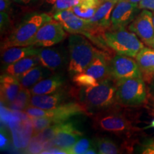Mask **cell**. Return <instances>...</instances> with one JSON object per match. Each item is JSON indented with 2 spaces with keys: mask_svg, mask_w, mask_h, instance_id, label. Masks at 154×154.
Returning a JSON list of instances; mask_svg holds the SVG:
<instances>
[{
  "mask_svg": "<svg viewBox=\"0 0 154 154\" xmlns=\"http://www.w3.org/2000/svg\"><path fill=\"white\" fill-rule=\"evenodd\" d=\"M116 84L110 79L100 81L96 86L82 88L81 104L88 113H97L111 109L116 101Z\"/></svg>",
  "mask_w": 154,
  "mask_h": 154,
  "instance_id": "cell-1",
  "label": "cell"
},
{
  "mask_svg": "<svg viewBox=\"0 0 154 154\" xmlns=\"http://www.w3.org/2000/svg\"><path fill=\"white\" fill-rule=\"evenodd\" d=\"M52 18L47 13H31L26 15L2 43V49L29 45L40 28Z\"/></svg>",
  "mask_w": 154,
  "mask_h": 154,
  "instance_id": "cell-2",
  "label": "cell"
},
{
  "mask_svg": "<svg viewBox=\"0 0 154 154\" xmlns=\"http://www.w3.org/2000/svg\"><path fill=\"white\" fill-rule=\"evenodd\" d=\"M69 63L68 72L71 76L84 72L99 52L86 37L72 34L69 38Z\"/></svg>",
  "mask_w": 154,
  "mask_h": 154,
  "instance_id": "cell-3",
  "label": "cell"
},
{
  "mask_svg": "<svg viewBox=\"0 0 154 154\" xmlns=\"http://www.w3.org/2000/svg\"><path fill=\"white\" fill-rule=\"evenodd\" d=\"M103 38L108 47L120 55L136 57L145 47L136 34L125 27H110L104 32Z\"/></svg>",
  "mask_w": 154,
  "mask_h": 154,
  "instance_id": "cell-4",
  "label": "cell"
},
{
  "mask_svg": "<svg viewBox=\"0 0 154 154\" xmlns=\"http://www.w3.org/2000/svg\"><path fill=\"white\" fill-rule=\"evenodd\" d=\"M116 84V101L124 106H136L146 99V88L143 77L119 81Z\"/></svg>",
  "mask_w": 154,
  "mask_h": 154,
  "instance_id": "cell-5",
  "label": "cell"
},
{
  "mask_svg": "<svg viewBox=\"0 0 154 154\" xmlns=\"http://www.w3.org/2000/svg\"><path fill=\"white\" fill-rule=\"evenodd\" d=\"M110 109L97 113L94 118V126L97 129L129 136L136 128L126 116L117 111H109Z\"/></svg>",
  "mask_w": 154,
  "mask_h": 154,
  "instance_id": "cell-6",
  "label": "cell"
},
{
  "mask_svg": "<svg viewBox=\"0 0 154 154\" xmlns=\"http://www.w3.org/2000/svg\"><path fill=\"white\" fill-rule=\"evenodd\" d=\"M133 57L116 55L109 63V76L115 82L136 77H143L139 65Z\"/></svg>",
  "mask_w": 154,
  "mask_h": 154,
  "instance_id": "cell-7",
  "label": "cell"
},
{
  "mask_svg": "<svg viewBox=\"0 0 154 154\" xmlns=\"http://www.w3.org/2000/svg\"><path fill=\"white\" fill-rule=\"evenodd\" d=\"M64 30L60 23L55 19H51L38 29L33 39L30 42L29 45L50 47L60 43L67 36Z\"/></svg>",
  "mask_w": 154,
  "mask_h": 154,
  "instance_id": "cell-8",
  "label": "cell"
},
{
  "mask_svg": "<svg viewBox=\"0 0 154 154\" xmlns=\"http://www.w3.org/2000/svg\"><path fill=\"white\" fill-rule=\"evenodd\" d=\"M128 29L134 32L148 47L153 48L154 43V25L153 13L143 9L128 26Z\"/></svg>",
  "mask_w": 154,
  "mask_h": 154,
  "instance_id": "cell-9",
  "label": "cell"
},
{
  "mask_svg": "<svg viewBox=\"0 0 154 154\" xmlns=\"http://www.w3.org/2000/svg\"><path fill=\"white\" fill-rule=\"evenodd\" d=\"M53 18L60 23L69 33L87 36L92 28V25L88 19L78 17L71 9L56 11L53 15Z\"/></svg>",
  "mask_w": 154,
  "mask_h": 154,
  "instance_id": "cell-10",
  "label": "cell"
},
{
  "mask_svg": "<svg viewBox=\"0 0 154 154\" xmlns=\"http://www.w3.org/2000/svg\"><path fill=\"white\" fill-rule=\"evenodd\" d=\"M118 0H104L102 2L94 16L88 19L92 28L86 36L104 33L108 29L111 27V14Z\"/></svg>",
  "mask_w": 154,
  "mask_h": 154,
  "instance_id": "cell-11",
  "label": "cell"
},
{
  "mask_svg": "<svg viewBox=\"0 0 154 154\" xmlns=\"http://www.w3.org/2000/svg\"><path fill=\"white\" fill-rule=\"evenodd\" d=\"M139 10L138 4L127 0H118L111 14V27H126L134 21Z\"/></svg>",
  "mask_w": 154,
  "mask_h": 154,
  "instance_id": "cell-12",
  "label": "cell"
},
{
  "mask_svg": "<svg viewBox=\"0 0 154 154\" xmlns=\"http://www.w3.org/2000/svg\"><path fill=\"white\" fill-rule=\"evenodd\" d=\"M57 133L51 139L54 146L68 151L83 136V133L78 130L72 122H62L57 124Z\"/></svg>",
  "mask_w": 154,
  "mask_h": 154,
  "instance_id": "cell-13",
  "label": "cell"
},
{
  "mask_svg": "<svg viewBox=\"0 0 154 154\" xmlns=\"http://www.w3.org/2000/svg\"><path fill=\"white\" fill-rule=\"evenodd\" d=\"M85 112V109L80 103L65 102L55 109L47 110V117L51 118L54 124H57L65 122L74 116L82 114Z\"/></svg>",
  "mask_w": 154,
  "mask_h": 154,
  "instance_id": "cell-14",
  "label": "cell"
},
{
  "mask_svg": "<svg viewBox=\"0 0 154 154\" xmlns=\"http://www.w3.org/2000/svg\"><path fill=\"white\" fill-rule=\"evenodd\" d=\"M36 57L38 58L40 64L51 72L61 68L65 63L64 55L60 50L56 48L38 49Z\"/></svg>",
  "mask_w": 154,
  "mask_h": 154,
  "instance_id": "cell-15",
  "label": "cell"
},
{
  "mask_svg": "<svg viewBox=\"0 0 154 154\" xmlns=\"http://www.w3.org/2000/svg\"><path fill=\"white\" fill-rule=\"evenodd\" d=\"M0 83L2 103L8 106L12 103L22 88L17 76L6 73L1 76Z\"/></svg>",
  "mask_w": 154,
  "mask_h": 154,
  "instance_id": "cell-16",
  "label": "cell"
},
{
  "mask_svg": "<svg viewBox=\"0 0 154 154\" xmlns=\"http://www.w3.org/2000/svg\"><path fill=\"white\" fill-rule=\"evenodd\" d=\"M66 99L67 94L63 90L61 89L55 93L50 94L32 95L30 106L50 110L63 104L65 103Z\"/></svg>",
  "mask_w": 154,
  "mask_h": 154,
  "instance_id": "cell-17",
  "label": "cell"
},
{
  "mask_svg": "<svg viewBox=\"0 0 154 154\" xmlns=\"http://www.w3.org/2000/svg\"><path fill=\"white\" fill-rule=\"evenodd\" d=\"M64 84L65 79L63 77L59 74H56L36 83L29 88V91L32 95L53 94L61 90Z\"/></svg>",
  "mask_w": 154,
  "mask_h": 154,
  "instance_id": "cell-18",
  "label": "cell"
},
{
  "mask_svg": "<svg viewBox=\"0 0 154 154\" xmlns=\"http://www.w3.org/2000/svg\"><path fill=\"white\" fill-rule=\"evenodd\" d=\"M37 51L38 48L34 45L7 48L2 54V63L5 67L24 58L36 56Z\"/></svg>",
  "mask_w": 154,
  "mask_h": 154,
  "instance_id": "cell-19",
  "label": "cell"
},
{
  "mask_svg": "<svg viewBox=\"0 0 154 154\" xmlns=\"http://www.w3.org/2000/svg\"><path fill=\"white\" fill-rule=\"evenodd\" d=\"M144 80L151 82L154 80V49L144 47L136 57Z\"/></svg>",
  "mask_w": 154,
  "mask_h": 154,
  "instance_id": "cell-20",
  "label": "cell"
},
{
  "mask_svg": "<svg viewBox=\"0 0 154 154\" xmlns=\"http://www.w3.org/2000/svg\"><path fill=\"white\" fill-rule=\"evenodd\" d=\"M51 71L46 68L41 64H38L30 69L27 72L17 77L20 83L21 86L23 88L29 89L32 86L35 85L36 83L51 76Z\"/></svg>",
  "mask_w": 154,
  "mask_h": 154,
  "instance_id": "cell-21",
  "label": "cell"
},
{
  "mask_svg": "<svg viewBox=\"0 0 154 154\" xmlns=\"http://www.w3.org/2000/svg\"><path fill=\"white\" fill-rule=\"evenodd\" d=\"M98 81H101L109 76V64L103 53L99 51L84 72Z\"/></svg>",
  "mask_w": 154,
  "mask_h": 154,
  "instance_id": "cell-22",
  "label": "cell"
},
{
  "mask_svg": "<svg viewBox=\"0 0 154 154\" xmlns=\"http://www.w3.org/2000/svg\"><path fill=\"white\" fill-rule=\"evenodd\" d=\"M38 64L40 63L36 56L26 57L5 66V73L18 77Z\"/></svg>",
  "mask_w": 154,
  "mask_h": 154,
  "instance_id": "cell-23",
  "label": "cell"
},
{
  "mask_svg": "<svg viewBox=\"0 0 154 154\" xmlns=\"http://www.w3.org/2000/svg\"><path fill=\"white\" fill-rule=\"evenodd\" d=\"M101 2V0H82V2L71 9L81 18L90 19L95 14Z\"/></svg>",
  "mask_w": 154,
  "mask_h": 154,
  "instance_id": "cell-24",
  "label": "cell"
},
{
  "mask_svg": "<svg viewBox=\"0 0 154 154\" xmlns=\"http://www.w3.org/2000/svg\"><path fill=\"white\" fill-rule=\"evenodd\" d=\"M31 97L32 94L29 89L22 88L12 103L7 107L14 111H25L30 106Z\"/></svg>",
  "mask_w": 154,
  "mask_h": 154,
  "instance_id": "cell-25",
  "label": "cell"
},
{
  "mask_svg": "<svg viewBox=\"0 0 154 154\" xmlns=\"http://www.w3.org/2000/svg\"><path fill=\"white\" fill-rule=\"evenodd\" d=\"M96 146L98 153L101 154H116L120 153L119 146L112 140L107 138H99L96 140Z\"/></svg>",
  "mask_w": 154,
  "mask_h": 154,
  "instance_id": "cell-26",
  "label": "cell"
},
{
  "mask_svg": "<svg viewBox=\"0 0 154 154\" xmlns=\"http://www.w3.org/2000/svg\"><path fill=\"white\" fill-rule=\"evenodd\" d=\"M73 82L78 86L82 88L91 87V86H96L99 84L97 79L88 75L85 72L79 73L73 76Z\"/></svg>",
  "mask_w": 154,
  "mask_h": 154,
  "instance_id": "cell-27",
  "label": "cell"
},
{
  "mask_svg": "<svg viewBox=\"0 0 154 154\" xmlns=\"http://www.w3.org/2000/svg\"><path fill=\"white\" fill-rule=\"evenodd\" d=\"M82 1V0H46L47 3L52 5V11L54 12L72 9L74 6L80 4Z\"/></svg>",
  "mask_w": 154,
  "mask_h": 154,
  "instance_id": "cell-28",
  "label": "cell"
},
{
  "mask_svg": "<svg viewBox=\"0 0 154 154\" xmlns=\"http://www.w3.org/2000/svg\"><path fill=\"white\" fill-rule=\"evenodd\" d=\"M31 121L33 126V136H35L47 127L54 125V121L49 117H34L31 118Z\"/></svg>",
  "mask_w": 154,
  "mask_h": 154,
  "instance_id": "cell-29",
  "label": "cell"
},
{
  "mask_svg": "<svg viewBox=\"0 0 154 154\" xmlns=\"http://www.w3.org/2000/svg\"><path fill=\"white\" fill-rule=\"evenodd\" d=\"M91 147V140L87 138H81L68 151V153L82 154Z\"/></svg>",
  "mask_w": 154,
  "mask_h": 154,
  "instance_id": "cell-30",
  "label": "cell"
},
{
  "mask_svg": "<svg viewBox=\"0 0 154 154\" xmlns=\"http://www.w3.org/2000/svg\"><path fill=\"white\" fill-rule=\"evenodd\" d=\"M44 143L41 141L36 136H34L31 138L29 143L24 150L26 153H42L44 151Z\"/></svg>",
  "mask_w": 154,
  "mask_h": 154,
  "instance_id": "cell-31",
  "label": "cell"
},
{
  "mask_svg": "<svg viewBox=\"0 0 154 154\" xmlns=\"http://www.w3.org/2000/svg\"><path fill=\"white\" fill-rule=\"evenodd\" d=\"M0 148L1 151H5L9 149L10 146L11 139L9 136V132L6 131L5 128H1V134H0Z\"/></svg>",
  "mask_w": 154,
  "mask_h": 154,
  "instance_id": "cell-32",
  "label": "cell"
},
{
  "mask_svg": "<svg viewBox=\"0 0 154 154\" xmlns=\"http://www.w3.org/2000/svg\"><path fill=\"white\" fill-rule=\"evenodd\" d=\"M10 26V18L9 13L1 11L0 13V29L1 32H5Z\"/></svg>",
  "mask_w": 154,
  "mask_h": 154,
  "instance_id": "cell-33",
  "label": "cell"
},
{
  "mask_svg": "<svg viewBox=\"0 0 154 154\" xmlns=\"http://www.w3.org/2000/svg\"><path fill=\"white\" fill-rule=\"evenodd\" d=\"M138 5L140 9H147L154 11V0H140Z\"/></svg>",
  "mask_w": 154,
  "mask_h": 154,
  "instance_id": "cell-34",
  "label": "cell"
},
{
  "mask_svg": "<svg viewBox=\"0 0 154 154\" xmlns=\"http://www.w3.org/2000/svg\"><path fill=\"white\" fill-rule=\"evenodd\" d=\"M140 153L146 154H154V141H149L144 144Z\"/></svg>",
  "mask_w": 154,
  "mask_h": 154,
  "instance_id": "cell-35",
  "label": "cell"
},
{
  "mask_svg": "<svg viewBox=\"0 0 154 154\" xmlns=\"http://www.w3.org/2000/svg\"><path fill=\"white\" fill-rule=\"evenodd\" d=\"M42 153L44 154H68L67 152L62 149L57 147V146H54V147L50 148L44 150L42 152Z\"/></svg>",
  "mask_w": 154,
  "mask_h": 154,
  "instance_id": "cell-36",
  "label": "cell"
},
{
  "mask_svg": "<svg viewBox=\"0 0 154 154\" xmlns=\"http://www.w3.org/2000/svg\"><path fill=\"white\" fill-rule=\"evenodd\" d=\"M11 0H0V11L9 13L11 9Z\"/></svg>",
  "mask_w": 154,
  "mask_h": 154,
  "instance_id": "cell-37",
  "label": "cell"
},
{
  "mask_svg": "<svg viewBox=\"0 0 154 154\" xmlns=\"http://www.w3.org/2000/svg\"><path fill=\"white\" fill-rule=\"evenodd\" d=\"M12 2H14L16 4H18V5H33V4L37 2L38 0H11Z\"/></svg>",
  "mask_w": 154,
  "mask_h": 154,
  "instance_id": "cell-38",
  "label": "cell"
},
{
  "mask_svg": "<svg viewBox=\"0 0 154 154\" xmlns=\"http://www.w3.org/2000/svg\"><path fill=\"white\" fill-rule=\"evenodd\" d=\"M97 153V152H96V150L93 149V148H89V149L86 150V151L84 152V154H96Z\"/></svg>",
  "mask_w": 154,
  "mask_h": 154,
  "instance_id": "cell-39",
  "label": "cell"
},
{
  "mask_svg": "<svg viewBox=\"0 0 154 154\" xmlns=\"http://www.w3.org/2000/svg\"><path fill=\"white\" fill-rule=\"evenodd\" d=\"M151 83V86H150V90H151V94L154 96V80L152 81Z\"/></svg>",
  "mask_w": 154,
  "mask_h": 154,
  "instance_id": "cell-40",
  "label": "cell"
},
{
  "mask_svg": "<svg viewBox=\"0 0 154 154\" xmlns=\"http://www.w3.org/2000/svg\"><path fill=\"white\" fill-rule=\"evenodd\" d=\"M127 1H129V2H133V3L138 4L140 1V0H127Z\"/></svg>",
  "mask_w": 154,
  "mask_h": 154,
  "instance_id": "cell-41",
  "label": "cell"
},
{
  "mask_svg": "<svg viewBox=\"0 0 154 154\" xmlns=\"http://www.w3.org/2000/svg\"><path fill=\"white\" fill-rule=\"evenodd\" d=\"M149 127H151V128H153L154 129V119L153 121H151V124L149 125Z\"/></svg>",
  "mask_w": 154,
  "mask_h": 154,
  "instance_id": "cell-42",
  "label": "cell"
},
{
  "mask_svg": "<svg viewBox=\"0 0 154 154\" xmlns=\"http://www.w3.org/2000/svg\"><path fill=\"white\" fill-rule=\"evenodd\" d=\"M153 25H154V11L153 13Z\"/></svg>",
  "mask_w": 154,
  "mask_h": 154,
  "instance_id": "cell-43",
  "label": "cell"
},
{
  "mask_svg": "<svg viewBox=\"0 0 154 154\" xmlns=\"http://www.w3.org/2000/svg\"><path fill=\"white\" fill-rule=\"evenodd\" d=\"M153 48L154 49V43H153Z\"/></svg>",
  "mask_w": 154,
  "mask_h": 154,
  "instance_id": "cell-44",
  "label": "cell"
}]
</instances>
